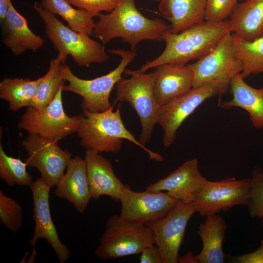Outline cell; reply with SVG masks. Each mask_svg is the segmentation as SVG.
Returning a JSON list of instances; mask_svg holds the SVG:
<instances>
[{"label":"cell","instance_id":"cell-9","mask_svg":"<svg viewBox=\"0 0 263 263\" xmlns=\"http://www.w3.org/2000/svg\"><path fill=\"white\" fill-rule=\"evenodd\" d=\"M63 86L53 100L43 108L28 107L20 117L18 127L29 133L57 141L76 132L79 116H69L65 113L62 100Z\"/></svg>","mask_w":263,"mask_h":263},{"label":"cell","instance_id":"cell-36","mask_svg":"<svg viewBox=\"0 0 263 263\" xmlns=\"http://www.w3.org/2000/svg\"><path fill=\"white\" fill-rule=\"evenodd\" d=\"M195 255L189 251L183 256H179L178 263H198L195 258Z\"/></svg>","mask_w":263,"mask_h":263},{"label":"cell","instance_id":"cell-37","mask_svg":"<svg viewBox=\"0 0 263 263\" xmlns=\"http://www.w3.org/2000/svg\"><path fill=\"white\" fill-rule=\"evenodd\" d=\"M11 0H0V21L1 22L7 15Z\"/></svg>","mask_w":263,"mask_h":263},{"label":"cell","instance_id":"cell-25","mask_svg":"<svg viewBox=\"0 0 263 263\" xmlns=\"http://www.w3.org/2000/svg\"><path fill=\"white\" fill-rule=\"evenodd\" d=\"M18 78H5L0 82V98L9 104L12 111L30 106L41 80Z\"/></svg>","mask_w":263,"mask_h":263},{"label":"cell","instance_id":"cell-20","mask_svg":"<svg viewBox=\"0 0 263 263\" xmlns=\"http://www.w3.org/2000/svg\"><path fill=\"white\" fill-rule=\"evenodd\" d=\"M0 25L4 45L16 56L27 50L36 52L44 45V40L31 31L26 18L16 10L12 2Z\"/></svg>","mask_w":263,"mask_h":263},{"label":"cell","instance_id":"cell-19","mask_svg":"<svg viewBox=\"0 0 263 263\" xmlns=\"http://www.w3.org/2000/svg\"><path fill=\"white\" fill-rule=\"evenodd\" d=\"M156 68L153 91L160 107L186 94L193 87V72L188 65L165 63Z\"/></svg>","mask_w":263,"mask_h":263},{"label":"cell","instance_id":"cell-31","mask_svg":"<svg viewBox=\"0 0 263 263\" xmlns=\"http://www.w3.org/2000/svg\"><path fill=\"white\" fill-rule=\"evenodd\" d=\"M249 195L247 207L252 218L261 220L263 225V170L255 166L251 172Z\"/></svg>","mask_w":263,"mask_h":263},{"label":"cell","instance_id":"cell-7","mask_svg":"<svg viewBox=\"0 0 263 263\" xmlns=\"http://www.w3.org/2000/svg\"><path fill=\"white\" fill-rule=\"evenodd\" d=\"M109 52L121 58L117 67L108 74L92 79H83L75 75L70 67L64 64L63 77L68 84L63 86V91L70 92L81 96L83 99L80 107L83 110L96 113L109 110L111 105L109 97L116 83L122 78L127 66L136 56V52L123 49H112Z\"/></svg>","mask_w":263,"mask_h":263},{"label":"cell","instance_id":"cell-21","mask_svg":"<svg viewBox=\"0 0 263 263\" xmlns=\"http://www.w3.org/2000/svg\"><path fill=\"white\" fill-rule=\"evenodd\" d=\"M241 74L232 79L229 91L232 98L221 101L218 106L223 109L238 107L248 113L253 127L263 129V87L256 89L247 84Z\"/></svg>","mask_w":263,"mask_h":263},{"label":"cell","instance_id":"cell-32","mask_svg":"<svg viewBox=\"0 0 263 263\" xmlns=\"http://www.w3.org/2000/svg\"><path fill=\"white\" fill-rule=\"evenodd\" d=\"M238 3V0H206L205 20L212 22L227 20Z\"/></svg>","mask_w":263,"mask_h":263},{"label":"cell","instance_id":"cell-8","mask_svg":"<svg viewBox=\"0 0 263 263\" xmlns=\"http://www.w3.org/2000/svg\"><path fill=\"white\" fill-rule=\"evenodd\" d=\"M153 244L150 232L145 225L132 223L114 214L106 223L105 230L94 254L103 260L115 259L139 254Z\"/></svg>","mask_w":263,"mask_h":263},{"label":"cell","instance_id":"cell-26","mask_svg":"<svg viewBox=\"0 0 263 263\" xmlns=\"http://www.w3.org/2000/svg\"><path fill=\"white\" fill-rule=\"evenodd\" d=\"M40 5L53 14L60 16L71 29L89 36L94 34L95 22L87 11L74 8L66 0H42Z\"/></svg>","mask_w":263,"mask_h":263},{"label":"cell","instance_id":"cell-13","mask_svg":"<svg viewBox=\"0 0 263 263\" xmlns=\"http://www.w3.org/2000/svg\"><path fill=\"white\" fill-rule=\"evenodd\" d=\"M217 95H219L218 88L213 84L205 83L192 87L186 94L161 106L156 124L164 132L163 145L166 148L171 146L184 121L207 99Z\"/></svg>","mask_w":263,"mask_h":263},{"label":"cell","instance_id":"cell-27","mask_svg":"<svg viewBox=\"0 0 263 263\" xmlns=\"http://www.w3.org/2000/svg\"><path fill=\"white\" fill-rule=\"evenodd\" d=\"M66 60V59L58 55L56 58L50 61L48 70L41 77L30 106L41 109L55 98L58 90L64 85L63 66Z\"/></svg>","mask_w":263,"mask_h":263},{"label":"cell","instance_id":"cell-2","mask_svg":"<svg viewBox=\"0 0 263 263\" xmlns=\"http://www.w3.org/2000/svg\"><path fill=\"white\" fill-rule=\"evenodd\" d=\"M228 32L230 31L228 19L219 22L205 20L178 33L170 30L163 37L166 45L161 54L146 62L139 70L145 73L165 63L186 65L188 61L198 59L208 53Z\"/></svg>","mask_w":263,"mask_h":263},{"label":"cell","instance_id":"cell-34","mask_svg":"<svg viewBox=\"0 0 263 263\" xmlns=\"http://www.w3.org/2000/svg\"><path fill=\"white\" fill-rule=\"evenodd\" d=\"M235 263H263V240L259 247L253 252L232 258Z\"/></svg>","mask_w":263,"mask_h":263},{"label":"cell","instance_id":"cell-30","mask_svg":"<svg viewBox=\"0 0 263 263\" xmlns=\"http://www.w3.org/2000/svg\"><path fill=\"white\" fill-rule=\"evenodd\" d=\"M0 220L2 225L13 233L18 231L23 222L22 208L12 198L0 190Z\"/></svg>","mask_w":263,"mask_h":263},{"label":"cell","instance_id":"cell-28","mask_svg":"<svg viewBox=\"0 0 263 263\" xmlns=\"http://www.w3.org/2000/svg\"><path fill=\"white\" fill-rule=\"evenodd\" d=\"M232 36L242 64V76L245 78L251 75L263 73V36L252 41L244 39L233 33Z\"/></svg>","mask_w":263,"mask_h":263},{"label":"cell","instance_id":"cell-18","mask_svg":"<svg viewBox=\"0 0 263 263\" xmlns=\"http://www.w3.org/2000/svg\"><path fill=\"white\" fill-rule=\"evenodd\" d=\"M56 187L57 196L72 204L78 212L84 213L92 199L85 159L79 156L72 158Z\"/></svg>","mask_w":263,"mask_h":263},{"label":"cell","instance_id":"cell-1","mask_svg":"<svg viewBox=\"0 0 263 263\" xmlns=\"http://www.w3.org/2000/svg\"><path fill=\"white\" fill-rule=\"evenodd\" d=\"M94 35L103 44L115 38L128 43L136 52L137 45L144 40L163 41V37L171 30L170 25L159 19H149L137 9L135 0H118L109 13L99 15Z\"/></svg>","mask_w":263,"mask_h":263},{"label":"cell","instance_id":"cell-14","mask_svg":"<svg viewBox=\"0 0 263 263\" xmlns=\"http://www.w3.org/2000/svg\"><path fill=\"white\" fill-rule=\"evenodd\" d=\"M119 201L120 217L141 225L160 219L167 215L179 201L167 192H137L126 186Z\"/></svg>","mask_w":263,"mask_h":263},{"label":"cell","instance_id":"cell-6","mask_svg":"<svg viewBox=\"0 0 263 263\" xmlns=\"http://www.w3.org/2000/svg\"><path fill=\"white\" fill-rule=\"evenodd\" d=\"M188 66L193 72V87L214 84L219 90V102L233 78L242 71L232 33L227 32L208 53Z\"/></svg>","mask_w":263,"mask_h":263},{"label":"cell","instance_id":"cell-5","mask_svg":"<svg viewBox=\"0 0 263 263\" xmlns=\"http://www.w3.org/2000/svg\"><path fill=\"white\" fill-rule=\"evenodd\" d=\"M124 73L130 77H122L115 84L114 102H128L135 110L141 124L139 141L144 145L151 136L161 108L156 102L153 91L157 72L155 70L147 74L139 70L126 69Z\"/></svg>","mask_w":263,"mask_h":263},{"label":"cell","instance_id":"cell-15","mask_svg":"<svg viewBox=\"0 0 263 263\" xmlns=\"http://www.w3.org/2000/svg\"><path fill=\"white\" fill-rule=\"evenodd\" d=\"M33 200V216L35 223L33 237L29 240L35 246L39 239H44L53 248L60 263H65L70 257V251L60 241L51 215L49 193L51 188L40 178L33 181L29 187Z\"/></svg>","mask_w":263,"mask_h":263},{"label":"cell","instance_id":"cell-11","mask_svg":"<svg viewBox=\"0 0 263 263\" xmlns=\"http://www.w3.org/2000/svg\"><path fill=\"white\" fill-rule=\"evenodd\" d=\"M196 212L192 202L179 201L165 217L145 224L153 244L161 252L164 263H178L188 223Z\"/></svg>","mask_w":263,"mask_h":263},{"label":"cell","instance_id":"cell-10","mask_svg":"<svg viewBox=\"0 0 263 263\" xmlns=\"http://www.w3.org/2000/svg\"><path fill=\"white\" fill-rule=\"evenodd\" d=\"M250 184V178L238 180L227 177L219 181L207 180L192 202L196 212L207 217L237 205L246 206Z\"/></svg>","mask_w":263,"mask_h":263},{"label":"cell","instance_id":"cell-38","mask_svg":"<svg viewBox=\"0 0 263 263\" xmlns=\"http://www.w3.org/2000/svg\"><path fill=\"white\" fill-rule=\"evenodd\" d=\"M150 0L159 3L162 0Z\"/></svg>","mask_w":263,"mask_h":263},{"label":"cell","instance_id":"cell-22","mask_svg":"<svg viewBox=\"0 0 263 263\" xmlns=\"http://www.w3.org/2000/svg\"><path fill=\"white\" fill-rule=\"evenodd\" d=\"M226 227V223L221 216L215 214L206 217L197 230L202 243L201 251L195 255L198 263L225 262L223 244Z\"/></svg>","mask_w":263,"mask_h":263},{"label":"cell","instance_id":"cell-33","mask_svg":"<svg viewBox=\"0 0 263 263\" xmlns=\"http://www.w3.org/2000/svg\"><path fill=\"white\" fill-rule=\"evenodd\" d=\"M72 5L88 12L93 17L102 12H110L117 5L118 0H66Z\"/></svg>","mask_w":263,"mask_h":263},{"label":"cell","instance_id":"cell-4","mask_svg":"<svg viewBox=\"0 0 263 263\" xmlns=\"http://www.w3.org/2000/svg\"><path fill=\"white\" fill-rule=\"evenodd\" d=\"M34 8L45 25V32L53 46L65 59L71 56L79 66H89L102 63L109 59L103 45L89 36L76 32L65 25L56 16L35 2Z\"/></svg>","mask_w":263,"mask_h":263},{"label":"cell","instance_id":"cell-35","mask_svg":"<svg viewBox=\"0 0 263 263\" xmlns=\"http://www.w3.org/2000/svg\"><path fill=\"white\" fill-rule=\"evenodd\" d=\"M140 254L141 263H164L161 252L155 244L145 248Z\"/></svg>","mask_w":263,"mask_h":263},{"label":"cell","instance_id":"cell-23","mask_svg":"<svg viewBox=\"0 0 263 263\" xmlns=\"http://www.w3.org/2000/svg\"><path fill=\"white\" fill-rule=\"evenodd\" d=\"M228 20L231 33L244 39L252 41L263 36V0L238 3Z\"/></svg>","mask_w":263,"mask_h":263},{"label":"cell","instance_id":"cell-12","mask_svg":"<svg viewBox=\"0 0 263 263\" xmlns=\"http://www.w3.org/2000/svg\"><path fill=\"white\" fill-rule=\"evenodd\" d=\"M22 145L28 155L27 166L37 169L51 188L56 187L65 173L72 154L60 148L57 141L36 134L29 133Z\"/></svg>","mask_w":263,"mask_h":263},{"label":"cell","instance_id":"cell-29","mask_svg":"<svg viewBox=\"0 0 263 263\" xmlns=\"http://www.w3.org/2000/svg\"><path fill=\"white\" fill-rule=\"evenodd\" d=\"M26 162L7 155L0 145V178L10 186L15 185L29 187L33 178L27 171Z\"/></svg>","mask_w":263,"mask_h":263},{"label":"cell","instance_id":"cell-39","mask_svg":"<svg viewBox=\"0 0 263 263\" xmlns=\"http://www.w3.org/2000/svg\"><path fill=\"white\" fill-rule=\"evenodd\" d=\"M244 0V1H245V0Z\"/></svg>","mask_w":263,"mask_h":263},{"label":"cell","instance_id":"cell-24","mask_svg":"<svg viewBox=\"0 0 263 263\" xmlns=\"http://www.w3.org/2000/svg\"><path fill=\"white\" fill-rule=\"evenodd\" d=\"M206 0H162L158 9L170 23L171 32L178 33L205 21Z\"/></svg>","mask_w":263,"mask_h":263},{"label":"cell","instance_id":"cell-3","mask_svg":"<svg viewBox=\"0 0 263 263\" xmlns=\"http://www.w3.org/2000/svg\"><path fill=\"white\" fill-rule=\"evenodd\" d=\"M113 107L112 106L108 110L96 113L83 110L79 114L76 132L81 139L80 145L87 150L117 152L125 139L144 150L150 159L163 161L161 155L145 147L127 129L121 118L120 105L115 111H113Z\"/></svg>","mask_w":263,"mask_h":263},{"label":"cell","instance_id":"cell-16","mask_svg":"<svg viewBox=\"0 0 263 263\" xmlns=\"http://www.w3.org/2000/svg\"><path fill=\"white\" fill-rule=\"evenodd\" d=\"M207 179L199 169L196 159L188 160L166 177L150 184V192H166L178 201L193 202L195 195Z\"/></svg>","mask_w":263,"mask_h":263},{"label":"cell","instance_id":"cell-17","mask_svg":"<svg viewBox=\"0 0 263 263\" xmlns=\"http://www.w3.org/2000/svg\"><path fill=\"white\" fill-rule=\"evenodd\" d=\"M84 159L92 199L107 195L119 201L127 185L116 176L110 161L93 150H86Z\"/></svg>","mask_w":263,"mask_h":263}]
</instances>
